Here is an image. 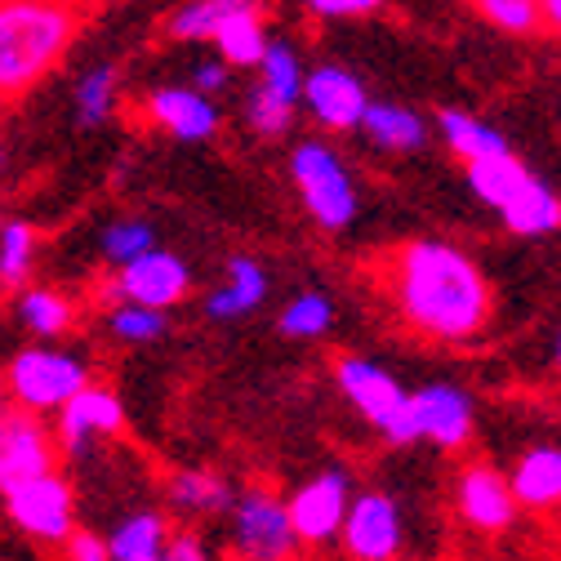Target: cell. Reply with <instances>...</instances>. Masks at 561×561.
Returning a JSON list of instances; mask_svg holds the SVG:
<instances>
[{
  "label": "cell",
  "instance_id": "cell-1",
  "mask_svg": "<svg viewBox=\"0 0 561 561\" xmlns=\"http://www.w3.org/2000/svg\"><path fill=\"white\" fill-rule=\"evenodd\" d=\"M383 280L401 317L428 339L463 343L490 325V308H495L490 280L450 241L424 237V241L397 245Z\"/></svg>",
  "mask_w": 561,
  "mask_h": 561
},
{
  "label": "cell",
  "instance_id": "cell-2",
  "mask_svg": "<svg viewBox=\"0 0 561 561\" xmlns=\"http://www.w3.org/2000/svg\"><path fill=\"white\" fill-rule=\"evenodd\" d=\"M81 27L72 0H0V99L36 90Z\"/></svg>",
  "mask_w": 561,
  "mask_h": 561
},
{
  "label": "cell",
  "instance_id": "cell-3",
  "mask_svg": "<svg viewBox=\"0 0 561 561\" xmlns=\"http://www.w3.org/2000/svg\"><path fill=\"white\" fill-rule=\"evenodd\" d=\"M0 379H5V401L14 410L58 414L62 401H72L90 383V362L58 343H27L10 357Z\"/></svg>",
  "mask_w": 561,
  "mask_h": 561
},
{
  "label": "cell",
  "instance_id": "cell-4",
  "mask_svg": "<svg viewBox=\"0 0 561 561\" xmlns=\"http://www.w3.org/2000/svg\"><path fill=\"white\" fill-rule=\"evenodd\" d=\"M334 383H339V392L347 401L370 419V428L383 442H392V446L419 442L414 419H410V392L383 366H375L366 357H339L334 362Z\"/></svg>",
  "mask_w": 561,
  "mask_h": 561
},
{
  "label": "cell",
  "instance_id": "cell-5",
  "mask_svg": "<svg viewBox=\"0 0 561 561\" xmlns=\"http://www.w3.org/2000/svg\"><path fill=\"white\" fill-rule=\"evenodd\" d=\"M290 179L308 205V215L325 232H343L357 219V183L347 174V165L334 157L325 144H299L290 157Z\"/></svg>",
  "mask_w": 561,
  "mask_h": 561
},
{
  "label": "cell",
  "instance_id": "cell-6",
  "mask_svg": "<svg viewBox=\"0 0 561 561\" xmlns=\"http://www.w3.org/2000/svg\"><path fill=\"white\" fill-rule=\"evenodd\" d=\"M5 495V513L14 522L19 535H27L32 543H45V548H62L77 530V490L67 477L58 472H41V477H27Z\"/></svg>",
  "mask_w": 561,
  "mask_h": 561
},
{
  "label": "cell",
  "instance_id": "cell-7",
  "mask_svg": "<svg viewBox=\"0 0 561 561\" xmlns=\"http://www.w3.org/2000/svg\"><path fill=\"white\" fill-rule=\"evenodd\" d=\"M228 535H232L237 557H245V561H290V552L299 543L290 530L286 504L263 485L237 490V500L228 508Z\"/></svg>",
  "mask_w": 561,
  "mask_h": 561
},
{
  "label": "cell",
  "instance_id": "cell-8",
  "mask_svg": "<svg viewBox=\"0 0 561 561\" xmlns=\"http://www.w3.org/2000/svg\"><path fill=\"white\" fill-rule=\"evenodd\" d=\"M192 290V272L174 250L152 245L148 254H138L129 263L116 267V280L107 286V295L116 304H138V308H157L170 312L174 304H183Z\"/></svg>",
  "mask_w": 561,
  "mask_h": 561
},
{
  "label": "cell",
  "instance_id": "cell-9",
  "mask_svg": "<svg viewBox=\"0 0 561 561\" xmlns=\"http://www.w3.org/2000/svg\"><path fill=\"white\" fill-rule=\"evenodd\" d=\"M125 428V405L112 388L103 383H85L72 401L58 405V428H54V442L62 455L72 459H90L107 437H121Z\"/></svg>",
  "mask_w": 561,
  "mask_h": 561
},
{
  "label": "cell",
  "instance_id": "cell-10",
  "mask_svg": "<svg viewBox=\"0 0 561 561\" xmlns=\"http://www.w3.org/2000/svg\"><path fill=\"white\" fill-rule=\"evenodd\" d=\"M347 504H353V481H347V472L330 468V472L308 477L295 495L286 500L295 539L299 543H330V539H339Z\"/></svg>",
  "mask_w": 561,
  "mask_h": 561
},
{
  "label": "cell",
  "instance_id": "cell-11",
  "mask_svg": "<svg viewBox=\"0 0 561 561\" xmlns=\"http://www.w3.org/2000/svg\"><path fill=\"white\" fill-rule=\"evenodd\" d=\"M54 463H58V442H54V428L41 424V414L14 410V405L0 414V490L54 472Z\"/></svg>",
  "mask_w": 561,
  "mask_h": 561
},
{
  "label": "cell",
  "instance_id": "cell-12",
  "mask_svg": "<svg viewBox=\"0 0 561 561\" xmlns=\"http://www.w3.org/2000/svg\"><path fill=\"white\" fill-rule=\"evenodd\" d=\"M299 103L312 112L317 125H325L334 134H347V129L362 125V116L370 107V94H366L357 72H347V67H339V62H321V67H312V72H304Z\"/></svg>",
  "mask_w": 561,
  "mask_h": 561
},
{
  "label": "cell",
  "instance_id": "cell-13",
  "mask_svg": "<svg viewBox=\"0 0 561 561\" xmlns=\"http://www.w3.org/2000/svg\"><path fill=\"white\" fill-rule=\"evenodd\" d=\"M339 539L347 543V552L357 561H392L401 552L405 526H401L397 504L383 495V490H362V495H353V504H347Z\"/></svg>",
  "mask_w": 561,
  "mask_h": 561
},
{
  "label": "cell",
  "instance_id": "cell-14",
  "mask_svg": "<svg viewBox=\"0 0 561 561\" xmlns=\"http://www.w3.org/2000/svg\"><path fill=\"white\" fill-rule=\"evenodd\" d=\"M410 419L424 442L459 450L472 437V397L459 383H424L410 392Z\"/></svg>",
  "mask_w": 561,
  "mask_h": 561
},
{
  "label": "cell",
  "instance_id": "cell-15",
  "mask_svg": "<svg viewBox=\"0 0 561 561\" xmlns=\"http://www.w3.org/2000/svg\"><path fill=\"white\" fill-rule=\"evenodd\" d=\"M144 116L157 129H165L170 138H179V144H205V138L219 134V121H224L215 99H205L192 85H161V90H152L148 103H144Z\"/></svg>",
  "mask_w": 561,
  "mask_h": 561
},
{
  "label": "cell",
  "instance_id": "cell-16",
  "mask_svg": "<svg viewBox=\"0 0 561 561\" xmlns=\"http://www.w3.org/2000/svg\"><path fill=\"white\" fill-rule=\"evenodd\" d=\"M459 513L477 526V530H508L513 517H517V500L508 490V477L495 472V468H468L459 477Z\"/></svg>",
  "mask_w": 561,
  "mask_h": 561
},
{
  "label": "cell",
  "instance_id": "cell-17",
  "mask_svg": "<svg viewBox=\"0 0 561 561\" xmlns=\"http://www.w3.org/2000/svg\"><path fill=\"white\" fill-rule=\"evenodd\" d=\"M232 500H237V485L224 472H215V468H179L170 477V485H165L170 513L192 517V522H201V517H228Z\"/></svg>",
  "mask_w": 561,
  "mask_h": 561
},
{
  "label": "cell",
  "instance_id": "cell-18",
  "mask_svg": "<svg viewBox=\"0 0 561 561\" xmlns=\"http://www.w3.org/2000/svg\"><path fill=\"white\" fill-rule=\"evenodd\" d=\"M14 321L36 343H54L77 330V304L54 286H23V290H14Z\"/></svg>",
  "mask_w": 561,
  "mask_h": 561
},
{
  "label": "cell",
  "instance_id": "cell-19",
  "mask_svg": "<svg viewBox=\"0 0 561 561\" xmlns=\"http://www.w3.org/2000/svg\"><path fill=\"white\" fill-rule=\"evenodd\" d=\"M263 299H267V272H263V263L250 259V254H237L228 263V280H224L219 290L205 295V317L237 321V317L254 312Z\"/></svg>",
  "mask_w": 561,
  "mask_h": 561
},
{
  "label": "cell",
  "instance_id": "cell-20",
  "mask_svg": "<svg viewBox=\"0 0 561 561\" xmlns=\"http://www.w3.org/2000/svg\"><path fill=\"white\" fill-rule=\"evenodd\" d=\"M508 490L517 508H557L561 504V446H535L517 459Z\"/></svg>",
  "mask_w": 561,
  "mask_h": 561
},
{
  "label": "cell",
  "instance_id": "cell-21",
  "mask_svg": "<svg viewBox=\"0 0 561 561\" xmlns=\"http://www.w3.org/2000/svg\"><path fill=\"white\" fill-rule=\"evenodd\" d=\"M357 129H366V138L379 152H419L428 144L424 116L401 107V103H370Z\"/></svg>",
  "mask_w": 561,
  "mask_h": 561
},
{
  "label": "cell",
  "instance_id": "cell-22",
  "mask_svg": "<svg viewBox=\"0 0 561 561\" xmlns=\"http://www.w3.org/2000/svg\"><path fill=\"white\" fill-rule=\"evenodd\" d=\"M103 539H107L112 561H148V557H161V552H165L170 522H165L157 508H134V513H125Z\"/></svg>",
  "mask_w": 561,
  "mask_h": 561
},
{
  "label": "cell",
  "instance_id": "cell-23",
  "mask_svg": "<svg viewBox=\"0 0 561 561\" xmlns=\"http://www.w3.org/2000/svg\"><path fill=\"white\" fill-rule=\"evenodd\" d=\"M437 129L446 138V148L459 157V161H485V157H500V152H513L508 148V138L495 129V125H485L468 112H455V107H442L437 112Z\"/></svg>",
  "mask_w": 561,
  "mask_h": 561
},
{
  "label": "cell",
  "instance_id": "cell-24",
  "mask_svg": "<svg viewBox=\"0 0 561 561\" xmlns=\"http://www.w3.org/2000/svg\"><path fill=\"white\" fill-rule=\"evenodd\" d=\"M530 179H535V174H530L513 152L485 157V161H468V187H472L485 205H495V209H504L508 201H517Z\"/></svg>",
  "mask_w": 561,
  "mask_h": 561
},
{
  "label": "cell",
  "instance_id": "cell-25",
  "mask_svg": "<svg viewBox=\"0 0 561 561\" xmlns=\"http://www.w3.org/2000/svg\"><path fill=\"white\" fill-rule=\"evenodd\" d=\"M232 14H263V0H183L165 27L174 41H209Z\"/></svg>",
  "mask_w": 561,
  "mask_h": 561
},
{
  "label": "cell",
  "instance_id": "cell-26",
  "mask_svg": "<svg viewBox=\"0 0 561 561\" xmlns=\"http://www.w3.org/2000/svg\"><path fill=\"white\" fill-rule=\"evenodd\" d=\"M500 219H504L508 232H517V237H543V232H557V228H561V196H557L548 183L530 179L526 192L500 209Z\"/></svg>",
  "mask_w": 561,
  "mask_h": 561
},
{
  "label": "cell",
  "instance_id": "cell-27",
  "mask_svg": "<svg viewBox=\"0 0 561 561\" xmlns=\"http://www.w3.org/2000/svg\"><path fill=\"white\" fill-rule=\"evenodd\" d=\"M215 49H219V62L228 67H259L263 49H267V27H263V14H232L215 27Z\"/></svg>",
  "mask_w": 561,
  "mask_h": 561
},
{
  "label": "cell",
  "instance_id": "cell-28",
  "mask_svg": "<svg viewBox=\"0 0 561 561\" xmlns=\"http://www.w3.org/2000/svg\"><path fill=\"white\" fill-rule=\"evenodd\" d=\"M36 228L27 219H5L0 224V290H23L36 267Z\"/></svg>",
  "mask_w": 561,
  "mask_h": 561
},
{
  "label": "cell",
  "instance_id": "cell-29",
  "mask_svg": "<svg viewBox=\"0 0 561 561\" xmlns=\"http://www.w3.org/2000/svg\"><path fill=\"white\" fill-rule=\"evenodd\" d=\"M304 72L308 67L299 62V49L290 41H267L263 58H259V85L267 94H276L280 103H295L299 107V94H304Z\"/></svg>",
  "mask_w": 561,
  "mask_h": 561
},
{
  "label": "cell",
  "instance_id": "cell-30",
  "mask_svg": "<svg viewBox=\"0 0 561 561\" xmlns=\"http://www.w3.org/2000/svg\"><path fill=\"white\" fill-rule=\"evenodd\" d=\"M72 103H77V125L99 129L116 107V67H107V62L90 67V72L77 81Z\"/></svg>",
  "mask_w": 561,
  "mask_h": 561
},
{
  "label": "cell",
  "instance_id": "cell-31",
  "mask_svg": "<svg viewBox=\"0 0 561 561\" xmlns=\"http://www.w3.org/2000/svg\"><path fill=\"white\" fill-rule=\"evenodd\" d=\"M107 330H112L116 343L144 347V343H157V339L170 330V317L157 312V308H138V304H112V312H107Z\"/></svg>",
  "mask_w": 561,
  "mask_h": 561
},
{
  "label": "cell",
  "instance_id": "cell-32",
  "mask_svg": "<svg viewBox=\"0 0 561 561\" xmlns=\"http://www.w3.org/2000/svg\"><path fill=\"white\" fill-rule=\"evenodd\" d=\"M472 5L481 19H490V27H500L508 36H539L543 32L539 0H472Z\"/></svg>",
  "mask_w": 561,
  "mask_h": 561
},
{
  "label": "cell",
  "instance_id": "cell-33",
  "mask_svg": "<svg viewBox=\"0 0 561 561\" xmlns=\"http://www.w3.org/2000/svg\"><path fill=\"white\" fill-rule=\"evenodd\" d=\"M330 321H334V304L325 295L308 290V295L286 304V312H280L276 325H280V334H290V339H321L330 330Z\"/></svg>",
  "mask_w": 561,
  "mask_h": 561
},
{
  "label": "cell",
  "instance_id": "cell-34",
  "mask_svg": "<svg viewBox=\"0 0 561 561\" xmlns=\"http://www.w3.org/2000/svg\"><path fill=\"white\" fill-rule=\"evenodd\" d=\"M157 245V232H152V224H144V219H112L107 228H103V237H99V250H103V259L107 263H129V259H138V254H148Z\"/></svg>",
  "mask_w": 561,
  "mask_h": 561
},
{
  "label": "cell",
  "instance_id": "cell-35",
  "mask_svg": "<svg viewBox=\"0 0 561 561\" xmlns=\"http://www.w3.org/2000/svg\"><path fill=\"white\" fill-rule=\"evenodd\" d=\"M245 125L254 134H263V138H280V134H290V125H295V103H280L276 94H267L259 85L250 94V103H245Z\"/></svg>",
  "mask_w": 561,
  "mask_h": 561
},
{
  "label": "cell",
  "instance_id": "cell-36",
  "mask_svg": "<svg viewBox=\"0 0 561 561\" xmlns=\"http://www.w3.org/2000/svg\"><path fill=\"white\" fill-rule=\"evenodd\" d=\"M304 5L317 19H362V14H379L388 0H304Z\"/></svg>",
  "mask_w": 561,
  "mask_h": 561
},
{
  "label": "cell",
  "instance_id": "cell-37",
  "mask_svg": "<svg viewBox=\"0 0 561 561\" xmlns=\"http://www.w3.org/2000/svg\"><path fill=\"white\" fill-rule=\"evenodd\" d=\"M228 85H232V67H228V62H219V58H201V62L192 67V90H201L205 99L224 94Z\"/></svg>",
  "mask_w": 561,
  "mask_h": 561
},
{
  "label": "cell",
  "instance_id": "cell-38",
  "mask_svg": "<svg viewBox=\"0 0 561 561\" xmlns=\"http://www.w3.org/2000/svg\"><path fill=\"white\" fill-rule=\"evenodd\" d=\"M161 557H165V561H219L196 530H174V535L165 539V552H161Z\"/></svg>",
  "mask_w": 561,
  "mask_h": 561
},
{
  "label": "cell",
  "instance_id": "cell-39",
  "mask_svg": "<svg viewBox=\"0 0 561 561\" xmlns=\"http://www.w3.org/2000/svg\"><path fill=\"white\" fill-rule=\"evenodd\" d=\"M62 552H67V561H112V552H107V539L99 535V530H72V539L62 543Z\"/></svg>",
  "mask_w": 561,
  "mask_h": 561
},
{
  "label": "cell",
  "instance_id": "cell-40",
  "mask_svg": "<svg viewBox=\"0 0 561 561\" xmlns=\"http://www.w3.org/2000/svg\"><path fill=\"white\" fill-rule=\"evenodd\" d=\"M539 10H543V32L561 36V0H539Z\"/></svg>",
  "mask_w": 561,
  "mask_h": 561
},
{
  "label": "cell",
  "instance_id": "cell-41",
  "mask_svg": "<svg viewBox=\"0 0 561 561\" xmlns=\"http://www.w3.org/2000/svg\"><path fill=\"white\" fill-rule=\"evenodd\" d=\"M557 370H561V334H557Z\"/></svg>",
  "mask_w": 561,
  "mask_h": 561
},
{
  "label": "cell",
  "instance_id": "cell-42",
  "mask_svg": "<svg viewBox=\"0 0 561 561\" xmlns=\"http://www.w3.org/2000/svg\"><path fill=\"white\" fill-rule=\"evenodd\" d=\"M0 401H5V379H0Z\"/></svg>",
  "mask_w": 561,
  "mask_h": 561
},
{
  "label": "cell",
  "instance_id": "cell-43",
  "mask_svg": "<svg viewBox=\"0 0 561 561\" xmlns=\"http://www.w3.org/2000/svg\"><path fill=\"white\" fill-rule=\"evenodd\" d=\"M5 410H10V405H5V401H0V414H5Z\"/></svg>",
  "mask_w": 561,
  "mask_h": 561
},
{
  "label": "cell",
  "instance_id": "cell-44",
  "mask_svg": "<svg viewBox=\"0 0 561 561\" xmlns=\"http://www.w3.org/2000/svg\"><path fill=\"white\" fill-rule=\"evenodd\" d=\"M148 561H165V557H148Z\"/></svg>",
  "mask_w": 561,
  "mask_h": 561
},
{
  "label": "cell",
  "instance_id": "cell-45",
  "mask_svg": "<svg viewBox=\"0 0 561 561\" xmlns=\"http://www.w3.org/2000/svg\"><path fill=\"white\" fill-rule=\"evenodd\" d=\"M72 5H77V0H72Z\"/></svg>",
  "mask_w": 561,
  "mask_h": 561
}]
</instances>
